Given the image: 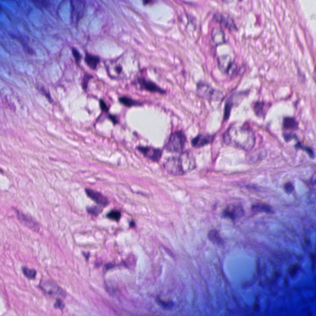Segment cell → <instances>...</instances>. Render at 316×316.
<instances>
[{
	"label": "cell",
	"mask_w": 316,
	"mask_h": 316,
	"mask_svg": "<svg viewBox=\"0 0 316 316\" xmlns=\"http://www.w3.org/2000/svg\"><path fill=\"white\" fill-rule=\"evenodd\" d=\"M143 1L145 2V3L147 4V3H149L151 0H143Z\"/></svg>",
	"instance_id": "83f0119b"
},
{
	"label": "cell",
	"mask_w": 316,
	"mask_h": 316,
	"mask_svg": "<svg viewBox=\"0 0 316 316\" xmlns=\"http://www.w3.org/2000/svg\"><path fill=\"white\" fill-rule=\"evenodd\" d=\"M22 272L24 275L29 279L35 278L37 275V272L35 270L29 269L27 267H24L22 269Z\"/></svg>",
	"instance_id": "ac0fdd59"
},
{
	"label": "cell",
	"mask_w": 316,
	"mask_h": 316,
	"mask_svg": "<svg viewBox=\"0 0 316 316\" xmlns=\"http://www.w3.org/2000/svg\"><path fill=\"white\" fill-rule=\"evenodd\" d=\"M223 141L228 146L250 151L255 145L256 137L250 127L237 124L227 130L223 134Z\"/></svg>",
	"instance_id": "6da1fadb"
},
{
	"label": "cell",
	"mask_w": 316,
	"mask_h": 316,
	"mask_svg": "<svg viewBox=\"0 0 316 316\" xmlns=\"http://www.w3.org/2000/svg\"><path fill=\"white\" fill-rule=\"evenodd\" d=\"M208 238L211 242H212L214 243L218 244V245L222 244V242H223L219 232L215 230H212L209 232Z\"/></svg>",
	"instance_id": "9a60e30c"
},
{
	"label": "cell",
	"mask_w": 316,
	"mask_h": 316,
	"mask_svg": "<svg viewBox=\"0 0 316 316\" xmlns=\"http://www.w3.org/2000/svg\"><path fill=\"white\" fill-rule=\"evenodd\" d=\"M109 118L111 119V120H112V121L114 124H117V123L118 122V120H117V119L116 117L113 116V115H110V116H109Z\"/></svg>",
	"instance_id": "4316f807"
},
{
	"label": "cell",
	"mask_w": 316,
	"mask_h": 316,
	"mask_svg": "<svg viewBox=\"0 0 316 316\" xmlns=\"http://www.w3.org/2000/svg\"><path fill=\"white\" fill-rule=\"evenodd\" d=\"M140 152H141L145 157L154 161V162H159V160L160 159L162 155V151L160 150H159L157 148L149 147H140L137 148Z\"/></svg>",
	"instance_id": "8992f818"
},
{
	"label": "cell",
	"mask_w": 316,
	"mask_h": 316,
	"mask_svg": "<svg viewBox=\"0 0 316 316\" xmlns=\"http://www.w3.org/2000/svg\"><path fill=\"white\" fill-rule=\"evenodd\" d=\"M55 307L57 308H60V309L64 307V305H63L62 301L57 300L56 303V304H55Z\"/></svg>",
	"instance_id": "484cf974"
},
{
	"label": "cell",
	"mask_w": 316,
	"mask_h": 316,
	"mask_svg": "<svg viewBox=\"0 0 316 316\" xmlns=\"http://www.w3.org/2000/svg\"><path fill=\"white\" fill-rule=\"evenodd\" d=\"M41 288L50 295L61 296L62 295L61 288L52 282H45L42 285Z\"/></svg>",
	"instance_id": "30bf717a"
},
{
	"label": "cell",
	"mask_w": 316,
	"mask_h": 316,
	"mask_svg": "<svg viewBox=\"0 0 316 316\" xmlns=\"http://www.w3.org/2000/svg\"><path fill=\"white\" fill-rule=\"evenodd\" d=\"M187 138L184 133L177 131L171 134L170 138L165 144V149L168 152L180 153L183 151Z\"/></svg>",
	"instance_id": "3957f363"
},
{
	"label": "cell",
	"mask_w": 316,
	"mask_h": 316,
	"mask_svg": "<svg viewBox=\"0 0 316 316\" xmlns=\"http://www.w3.org/2000/svg\"><path fill=\"white\" fill-rule=\"evenodd\" d=\"M86 193L87 195L97 204L103 206H106L108 205L109 202L107 198L102 193L90 189H86Z\"/></svg>",
	"instance_id": "9c48e42d"
},
{
	"label": "cell",
	"mask_w": 316,
	"mask_h": 316,
	"mask_svg": "<svg viewBox=\"0 0 316 316\" xmlns=\"http://www.w3.org/2000/svg\"><path fill=\"white\" fill-rule=\"evenodd\" d=\"M72 53H73V55L75 59V61L77 63H79L80 61V59H81V56L80 54V53L78 52V51H77L75 49H73L72 50Z\"/></svg>",
	"instance_id": "603a6c76"
},
{
	"label": "cell",
	"mask_w": 316,
	"mask_h": 316,
	"mask_svg": "<svg viewBox=\"0 0 316 316\" xmlns=\"http://www.w3.org/2000/svg\"><path fill=\"white\" fill-rule=\"evenodd\" d=\"M16 214L18 220L24 226L30 228L33 231L39 232L40 225L38 223V222L35 220H34L32 217L26 214H24L20 211H17Z\"/></svg>",
	"instance_id": "5b68a950"
},
{
	"label": "cell",
	"mask_w": 316,
	"mask_h": 316,
	"mask_svg": "<svg viewBox=\"0 0 316 316\" xmlns=\"http://www.w3.org/2000/svg\"><path fill=\"white\" fill-rule=\"evenodd\" d=\"M102 211V210L100 208V207L93 206V207H92V208H90L88 209V212L90 214H91L92 215H97Z\"/></svg>",
	"instance_id": "44dd1931"
},
{
	"label": "cell",
	"mask_w": 316,
	"mask_h": 316,
	"mask_svg": "<svg viewBox=\"0 0 316 316\" xmlns=\"http://www.w3.org/2000/svg\"><path fill=\"white\" fill-rule=\"evenodd\" d=\"M196 167L195 159L189 152H182L178 156L168 158L164 168L169 174L182 175L193 170Z\"/></svg>",
	"instance_id": "7a4b0ae2"
},
{
	"label": "cell",
	"mask_w": 316,
	"mask_h": 316,
	"mask_svg": "<svg viewBox=\"0 0 316 316\" xmlns=\"http://www.w3.org/2000/svg\"><path fill=\"white\" fill-rule=\"evenodd\" d=\"M92 78H93V76L91 75H89V74H85L84 75V77L82 79V88H84V90H87L88 82Z\"/></svg>",
	"instance_id": "ffe728a7"
},
{
	"label": "cell",
	"mask_w": 316,
	"mask_h": 316,
	"mask_svg": "<svg viewBox=\"0 0 316 316\" xmlns=\"http://www.w3.org/2000/svg\"><path fill=\"white\" fill-rule=\"evenodd\" d=\"M138 83L139 84L140 88L142 90H145L150 92L158 93L159 94H165V91L160 88L156 84L153 82L147 80L143 78H139L138 79Z\"/></svg>",
	"instance_id": "ba28073f"
},
{
	"label": "cell",
	"mask_w": 316,
	"mask_h": 316,
	"mask_svg": "<svg viewBox=\"0 0 316 316\" xmlns=\"http://www.w3.org/2000/svg\"><path fill=\"white\" fill-rule=\"evenodd\" d=\"M212 141V137L211 135H200L192 140V144L193 147L200 148L210 143Z\"/></svg>",
	"instance_id": "8fae6325"
},
{
	"label": "cell",
	"mask_w": 316,
	"mask_h": 316,
	"mask_svg": "<svg viewBox=\"0 0 316 316\" xmlns=\"http://www.w3.org/2000/svg\"><path fill=\"white\" fill-rule=\"evenodd\" d=\"M197 93L201 97L209 100H218L221 97V95L219 94V93L217 91L205 83H199L198 84Z\"/></svg>",
	"instance_id": "277c9868"
},
{
	"label": "cell",
	"mask_w": 316,
	"mask_h": 316,
	"mask_svg": "<svg viewBox=\"0 0 316 316\" xmlns=\"http://www.w3.org/2000/svg\"><path fill=\"white\" fill-rule=\"evenodd\" d=\"M100 107H101V109L103 111H105V112H107L109 109V107H107V106L106 105L105 102L103 101V100H101L100 102Z\"/></svg>",
	"instance_id": "cb8c5ba5"
},
{
	"label": "cell",
	"mask_w": 316,
	"mask_h": 316,
	"mask_svg": "<svg viewBox=\"0 0 316 316\" xmlns=\"http://www.w3.org/2000/svg\"><path fill=\"white\" fill-rule=\"evenodd\" d=\"M283 125L286 129H295L297 128L298 124L296 121L292 118H286L284 120Z\"/></svg>",
	"instance_id": "2e32d148"
},
{
	"label": "cell",
	"mask_w": 316,
	"mask_h": 316,
	"mask_svg": "<svg viewBox=\"0 0 316 316\" xmlns=\"http://www.w3.org/2000/svg\"><path fill=\"white\" fill-rule=\"evenodd\" d=\"M244 214L243 208L238 205H230L226 207L223 212V215L227 218L235 220L241 217Z\"/></svg>",
	"instance_id": "52a82bcc"
},
{
	"label": "cell",
	"mask_w": 316,
	"mask_h": 316,
	"mask_svg": "<svg viewBox=\"0 0 316 316\" xmlns=\"http://www.w3.org/2000/svg\"><path fill=\"white\" fill-rule=\"evenodd\" d=\"M270 107V105L264 102H257L255 105V112L256 114L259 117L265 116L268 109Z\"/></svg>",
	"instance_id": "7c38bea8"
},
{
	"label": "cell",
	"mask_w": 316,
	"mask_h": 316,
	"mask_svg": "<svg viewBox=\"0 0 316 316\" xmlns=\"http://www.w3.org/2000/svg\"><path fill=\"white\" fill-rule=\"evenodd\" d=\"M85 62L88 67L92 69H96L98 64L100 63V59L98 57L91 54H86Z\"/></svg>",
	"instance_id": "4fadbf2b"
},
{
	"label": "cell",
	"mask_w": 316,
	"mask_h": 316,
	"mask_svg": "<svg viewBox=\"0 0 316 316\" xmlns=\"http://www.w3.org/2000/svg\"><path fill=\"white\" fill-rule=\"evenodd\" d=\"M120 102L127 107H132L133 106L140 105V104L137 102L136 101L130 98L129 97H121L119 99Z\"/></svg>",
	"instance_id": "e0dca14e"
},
{
	"label": "cell",
	"mask_w": 316,
	"mask_h": 316,
	"mask_svg": "<svg viewBox=\"0 0 316 316\" xmlns=\"http://www.w3.org/2000/svg\"><path fill=\"white\" fill-rule=\"evenodd\" d=\"M297 270H298V264H295L292 265L288 270L290 276H291V277L294 276L296 274Z\"/></svg>",
	"instance_id": "7402d4cb"
},
{
	"label": "cell",
	"mask_w": 316,
	"mask_h": 316,
	"mask_svg": "<svg viewBox=\"0 0 316 316\" xmlns=\"http://www.w3.org/2000/svg\"><path fill=\"white\" fill-rule=\"evenodd\" d=\"M251 210L255 212H262L272 214L273 211L269 205L264 203H256L251 206Z\"/></svg>",
	"instance_id": "5bb4252c"
},
{
	"label": "cell",
	"mask_w": 316,
	"mask_h": 316,
	"mask_svg": "<svg viewBox=\"0 0 316 316\" xmlns=\"http://www.w3.org/2000/svg\"><path fill=\"white\" fill-rule=\"evenodd\" d=\"M107 217L110 219H112L114 220H119L121 217V214L119 211L114 210V211H111L107 215Z\"/></svg>",
	"instance_id": "d6986e66"
},
{
	"label": "cell",
	"mask_w": 316,
	"mask_h": 316,
	"mask_svg": "<svg viewBox=\"0 0 316 316\" xmlns=\"http://www.w3.org/2000/svg\"><path fill=\"white\" fill-rule=\"evenodd\" d=\"M285 190L288 193H290L293 190V187L291 184L290 183H287L285 185Z\"/></svg>",
	"instance_id": "d4e9b609"
}]
</instances>
